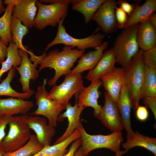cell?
I'll list each match as a JSON object with an SVG mask.
<instances>
[{
  "label": "cell",
  "mask_w": 156,
  "mask_h": 156,
  "mask_svg": "<svg viewBox=\"0 0 156 156\" xmlns=\"http://www.w3.org/2000/svg\"><path fill=\"white\" fill-rule=\"evenodd\" d=\"M156 10V0H147L142 5H135L124 28L146 21Z\"/></svg>",
  "instance_id": "cell-23"
},
{
  "label": "cell",
  "mask_w": 156,
  "mask_h": 156,
  "mask_svg": "<svg viewBox=\"0 0 156 156\" xmlns=\"http://www.w3.org/2000/svg\"><path fill=\"white\" fill-rule=\"evenodd\" d=\"M36 0H15L12 14L28 28L34 27L37 9Z\"/></svg>",
  "instance_id": "cell-18"
},
{
  "label": "cell",
  "mask_w": 156,
  "mask_h": 156,
  "mask_svg": "<svg viewBox=\"0 0 156 156\" xmlns=\"http://www.w3.org/2000/svg\"><path fill=\"white\" fill-rule=\"evenodd\" d=\"M102 85L101 79H98L91 82L88 86H84L78 94H75L78 106L85 108L87 107H92L94 109L93 114L95 117L101 109L102 107L98 104V100L100 94L99 89Z\"/></svg>",
  "instance_id": "cell-14"
},
{
  "label": "cell",
  "mask_w": 156,
  "mask_h": 156,
  "mask_svg": "<svg viewBox=\"0 0 156 156\" xmlns=\"http://www.w3.org/2000/svg\"><path fill=\"white\" fill-rule=\"evenodd\" d=\"M100 79L106 92L116 104L121 88L127 83L125 69L115 67Z\"/></svg>",
  "instance_id": "cell-13"
},
{
  "label": "cell",
  "mask_w": 156,
  "mask_h": 156,
  "mask_svg": "<svg viewBox=\"0 0 156 156\" xmlns=\"http://www.w3.org/2000/svg\"><path fill=\"white\" fill-rule=\"evenodd\" d=\"M5 153L1 145H0V156H4Z\"/></svg>",
  "instance_id": "cell-44"
},
{
  "label": "cell",
  "mask_w": 156,
  "mask_h": 156,
  "mask_svg": "<svg viewBox=\"0 0 156 156\" xmlns=\"http://www.w3.org/2000/svg\"><path fill=\"white\" fill-rule=\"evenodd\" d=\"M108 45V42L105 41L95 50L89 51L82 54L79 58L77 65L67 75L81 74L85 71L92 69L102 57L104 50L107 48Z\"/></svg>",
  "instance_id": "cell-17"
},
{
  "label": "cell",
  "mask_w": 156,
  "mask_h": 156,
  "mask_svg": "<svg viewBox=\"0 0 156 156\" xmlns=\"http://www.w3.org/2000/svg\"><path fill=\"white\" fill-rule=\"evenodd\" d=\"M73 48L65 46L61 51L53 50L47 54L43 59L39 68V72L47 67L52 68L55 70L54 77L47 82L48 85H54L61 76L68 75L74 63L85 52Z\"/></svg>",
  "instance_id": "cell-1"
},
{
  "label": "cell",
  "mask_w": 156,
  "mask_h": 156,
  "mask_svg": "<svg viewBox=\"0 0 156 156\" xmlns=\"http://www.w3.org/2000/svg\"><path fill=\"white\" fill-rule=\"evenodd\" d=\"M127 141L121 144L122 146L128 151L136 146L144 148L156 156V138L145 136L138 131L134 132Z\"/></svg>",
  "instance_id": "cell-25"
},
{
  "label": "cell",
  "mask_w": 156,
  "mask_h": 156,
  "mask_svg": "<svg viewBox=\"0 0 156 156\" xmlns=\"http://www.w3.org/2000/svg\"><path fill=\"white\" fill-rule=\"evenodd\" d=\"M76 99L75 105L72 106L69 103L66 106V111L60 115L57 118V121H62L66 118H67L68 124L65 132L56 140L53 144L59 143L69 137L76 129L79 127L81 123L80 119V116L85 108L78 106L76 96Z\"/></svg>",
  "instance_id": "cell-16"
},
{
  "label": "cell",
  "mask_w": 156,
  "mask_h": 156,
  "mask_svg": "<svg viewBox=\"0 0 156 156\" xmlns=\"http://www.w3.org/2000/svg\"><path fill=\"white\" fill-rule=\"evenodd\" d=\"M26 122L43 147L51 145L52 138L55 133V127L47 124L44 118L38 116H29Z\"/></svg>",
  "instance_id": "cell-15"
},
{
  "label": "cell",
  "mask_w": 156,
  "mask_h": 156,
  "mask_svg": "<svg viewBox=\"0 0 156 156\" xmlns=\"http://www.w3.org/2000/svg\"><path fill=\"white\" fill-rule=\"evenodd\" d=\"M34 105L28 100L12 97L0 99V114L11 116L27 114Z\"/></svg>",
  "instance_id": "cell-20"
},
{
  "label": "cell",
  "mask_w": 156,
  "mask_h": 156,
  "mask_svg": "<svg viewBox=\"0 0 156 156\" xmlns=\"http://www.w3.org/2000/svg\"><path fill=\"white\" fill-rule=\"evenodd\" d=\"M116 63L115 55L112 49L105 51L95 67L86 76L85 79L91 82L100 79L115 67Z\"/></svg>",
  "instance_id": "cell-21"
},
{
  "label": "cell",
  "mask_w": 156,
  "mask_h": 156,
  "mask_svg": "<svg viewBox=\"0 0 156 156\" xmlns=\"http://www.w3.org/2000/svg\"><path fill=\"white\" fill-rule=\"evenodd\" d=\"M116 4L117 1L115 0H106L92 17V19L105 34H112L118 28L115 14Z\"/></svg>",
  "instance_id": "cell-11"
},
{
  "label": "cell",
  "mask_w": 156,
  "mask_h": 156,
  "mask_svg": "<svg viewBox=\"0 0 156 156\" xmlns=\"http://www.w3.org/2000/svg\"><path fill=\"white\" fill-rule=\"evenodd\" d=\"M138 24L124 29L117 36L112 49L116 62L125 69L140 50L137 38Z\"/></svg>",
  "instance_id": "cell-2"
},
{
  "label": "cell",
  "mask_w": 156,
  "mask_h": 156,
  "mask_svg": "<svg viewBox=\"0 0 156 156\" xmlns=\"http://www.w3.org/2000/svg\"><path fill=\"white\" fill-rule=\"evenodd\" d=\"M122 125L127 132V139L134 133L131 124L130 114L132 105L126 84L122 87L116 103Z\"/></svg>",
  "instance_id": "cell-19"
},
{
  "label": "cell",
  "mask_w": 156,
  "mask_h": 156,
  "mask_svg": "<svg viewBox=\"0 0 156 156\" xmlns=\"http://www.w3.org/2000/svg\"><path fill=\"white\" fill-rule=\"evenodd\" d=\"M80 138V133L79 128L64 141L53 145L44 146L37 153L31 156H63L65 154L68 146Z\"/></svg>",
  "instance_id": "cell-24"
},
{
  "label": "cell",
  "mask_w": 156,
  "mask_h": 156,
  "mask_svg": "<svg viewBox=\"0 0 156 156\" xmlns=\"http://www.w3.org/2000/svg\"><path fill=\"white\" fill-rule=\"evenodd\" d=\"M147 21L156 28V13L154 12L148 18Z\"/></svg>",
  "instance_id": "cell-42"
},
{
  "label": "cell",
  "mask_w": 156,
  "mask_h": 156,
  "mask_svg": "<svg viewBox=\"0 0 156 156\" xmlns=\"http://www.w3.org/2000/svg\"><path fill=\"white\" fill-rule=\"evenodd\" d=\"M29 29L22 24L21 21L14 15L12 14L11 23L12 41L16 44L18 49H27V46L23 45L22 41L24 36L29 33Z\"/></svg>",
  "instance_id": "cell-30"
},
{
  "label": "cell",
  "mask_w": 156,
  "mask_h": 156,
  "mask_svg": "<svg viewBox=\"0 0 156 156\" xmlns=\"http://www.w3.org/2000/svg\"><path fill=\"white\" fill-rule=\"evenodd\" d=\"M105 99L104 105L96 117L112 132H121L123 127L117 105L106 92Z\"/></svg>",
  "instance_id": "cell-12"
},
{
  "label": "cell",
  "mask_w": 156,
  "mask_h": 156,
  "mask_svg": "<svg viewBox=\"0 0 156 156\" xmlns=\"http://www.w3.org/2000/svg\"><path fill=\"white\" fill-rule=\"evenodd\" d=\"M127 152V151L125 150L122 151L120 153L116 154L115 156H121ZM74 156H85L81 147L80 146L76 151L75 154Z\"/></svg>",
  "instance_id": "cell-41"
},
{
  "label": "cell",
  "mask_w": 156,
  "mask_h": 156,
  "mask_svg": "<svg viewBox=\"0 0 156 156\" xmlns=\"http://www.w3.org/2000/svg\"><path fill=\"white\" fill-rule=\"evenodd\" d=\"M27 114L12 116L9 123V130L1 146L5 153L13 152L25 144L32 135L27 122Z\"/></svg>",
  "instance_id": "cell-3"
},
{
  "label": "cell",
  "mask_w": 156,
  "mask_h": 156,
  "mask_svg": "<svg viewBox=\"0 0 156 156\" xmlns=\"http://www.w3.org/2000/svg\"><path fill=\"white\" fill-rule=\"evenodd\" d=\"M145 64L142 51L132 60L128 67L125 69L127 86L132 108L135 110L139 106L141 99V93L145 77Z\"/></svg>",
  "instance_id": "cell-4"
},
{
  "label": "cell",
  "mask_w": 156,
  "mask_h": 156,
  "mask_svg": "<svg viewBox=\"0 0 156 156\" xmlns=\"http://www.w3.org/2000/svg\"><path fill=\"white\" fill-rule=\"evenodd\" d=\"M47 81V79H44L42 85L38 86L35 96L38 107L35 111L29 114L30 116H44L48 119L49 124L55 127L60 113L66 107L49 97V93L46 89Z\"/></svg>",
  "instance_id": "cell-8"
},
{
  "label": "cell",
  "mask_w": 156,
  "mask_h": 156,
  "mask_svg": "<svg viewBox=\"0 0 156 156\" xmlns=\"http://www.w3.org/2000/svg\"><path fill=\"white\" fill-rule=\"evenodd\" d=\"M137 38L139 48L143 51L148 50L156 45V28L148 21L138 24Z\"/></svg>",
  "instance_id": "cell-22"
},
{
  "label": "cell",
  "mask_w": 156,
  "mask_h": 156,
  "mask_svg": "<svg viewBox=\"0 0 156 156\" xmlns=\"http://www.w3.org/2000/svg\"><path fill=\"white\" fill-rule=\"evenodd\" d=\"M143 102L146 108L150 109L156 119V97L145 96L142 99Z\"/></svg>",
  "instance_id": "cell-36"
},
{
  "label": "cell",
  "mask_w": 156,
  "mask_h": 156,
  "mask_svg": "<svg viewBox=\"0 0 156 156\" xmlns=\"http://www.w3.org/2000/svg\"><path fill=\"white\" fill-rule=\"evenodd\" d=\"M5 10V8L3 5V1L0 0V15L4 13Z\"/></svg>",
  "instance_id": "cell-43"
},
{
  "label": "cell",
  "mask_w": 156,
  "mask_h": 156,
  "mask_svg": "<svg viewBox=\"0 0 156 156\" xmlns=\"http://www.w3.org/2000/svg\"><path fill=\"white\" fill-rule=\"evenodd\" d=\"M79 129L81 140V147L85 156L92 151L100 148L109 149L116 154L122 151L120 146L123 139L121 132H113L107 135H91L86 132L81 123Z\"/></svg>",
  "instance_id": "cell-5"
},
{
  "label": "cell",
  "mask_w": 156,
  "mask_h": 156,
  "mask_svg": "<svg viewBox=\"0 0 156 156\" xmlns=\"http://www.w3.org/2000/svg\"><path fill=\"white\" fill-rule=\"evenodd\" d=\"M43 147L36 136L32 134L25 144L13 152L5 153L4 156H31L37 153Z\"/></svg>",
  "instance_id": "cell-32"
},
{
  "label": "cell",
  "mask_w": 156,
  "mask_h": 156,
  "mask_svg": "<svg viewBox=\"0 0 156 156\" xmlns=\"http://www.w3.org/2000/svg\"><path fill=\"white\" fill-rule=\"evenodd\" d=\"M65 18H62L59 23L56 36L47 45L45 49V51L51 47L58 44H63L73 48L76 47L78 49L82 51H85L88 48H94L96 49L103 42L105 35L100 33H94L83 38L73 37L67 33L65 27L63 25Z\"/></svg>",
  "instance_id": "cell-7"
},
{
  "label": "cell",
  "mask_w": 156,
  "mask_h": 156,
  "mask_svg": "<svg viewBox=\"0 0 156 156\" xmlns=\"http://www.w3.org/2000/svg\"><path fill=\"white\" fill-rule=\"evenodd\" d=\"M145 77L142 89L141 99L145 96L156 97V69L145 65Z\"/></svg>",
  "instance_id": "cell-31"
},
{
  "label": "cell",
  "mask_w": 156,
  "mask_h": 156,
  "mask_svg": "<svg viewBox=\"0 0 156 156\" xmlns=\"http://www.w3.org/2000/svg\"><path fill=\"white\" fill-rule=\"evenodd\" d=\"M142 55L145 65L156 69V45L148 50L142 51Z\"/></svg>",
  "instance_id": "cell-33"
},
{
  "label": "cell",
  "mask_w": 156,
  "mask_h": 156,
  "mask_svg": "<svg viewBox=\"0 0 156 156\" xmlns=\"http://www.w3.org/2000/svg\"><path fill=\"white\" fill-rule=\"evenodd\" d=\"M119 8L125 12L128 15H130L134 9L135 5H132L125 0H120L117 2Z\"/></svg>",
  "instance_id": "cell-38"
},
{
  "label": "cell",
  "mask_w": 156,
  "mask_h": 156,
  "mask_svg": "<svg viewBox=\"0 0 156 156\" xmlns=\"http://www.w3.org/2000/svg\"><path fill=\"white\" fill-rule=\"evenodd\" d=\"M106 0H79L73 5L72 9L82 14L86 23H88L101 5Z\"/></svg>",
  "instance_id": "cell-28"
},
{
  "label": "cell",
  "mask_w": 156,
  "mask_h": 156,
  "mask_svg": "<svg viewBox=\"0 0 156 156\" xmlns=\"http://www.w3.org/2000/svg\"><path fill=\"white\" fill-rule=\"evenodd\" d=\"M16 69L13 67L9 70L6 78L0 84V96H5L11 97L25 100L30 98L34 93V90L27 92H19L13 89L10 85L16 75Z\"/></svg>",
  "instance_id": "cell-27"
},
{
  "label": "cell",
  "mask_w": 156,
  "mask_h": 156,
  "mask_svg": "<svg viewBox=\"0 0 156 156\" xmlns=\"http://www.w3.org/2000/svg\"><path fill=\"white\" fill-rule=\"evenodd\" d=\"M53 4H44L37 0L38 12L34 21V27L42 30L47 26L55 27L67 14L68 4L66 0H52Z\"/></svg>",
  "instance_id": "cell-6"
},
{
  "label": "cell",
  "mask_w": 156,
  "mask_h": 156,
  "mask_svg": "<svg viewBox=\"0 0 156 156\" xmlns=\"http://www.w3.org/2000/svg\"><path fill=\"white\" fill-rule=\"evenodd\" d=\"M135 116L137 118L142 122L146 120L149 117V112L147 108L143 106H139L136 109Z\"/></svg>",
  "instance_id": "cell-37"
},
{
  "label": "cell",
  "mask_w": 156,
  "mask_h": 156,
  "mask_svg": "<svg viewBox=\"0 0 156 156\" xmlns=\"http://www.w3.org/2000/svg\"><path fill=\"white\" fill-rule=\"evenodd\" d=\"M12 116L0 114V145L6 135L5 129Z\"/></svg>",
  "instance_id": "cell-35"
},
{
  "label": "cell",
  "mask_w": 156,
  "mask_h": 156,
  "mask_svg": "<svg viewBox=\"0 0 156 156\" xmlns=\"http://www.w3.org/2000/svg\"><path fill=\"white\" fill-rule=\"evenodd\" d=\"M83 87L81 74L66 75L61 84L53 85L49 93V96L66 107L72 96L78 94Z\"/></svg>",
  "instance_id": "cell-10"
},
{
  "label": "cell",
  "mask_w": 156,
  "mask_h": 156,
  "mask_svg": "<svg viewBox=\"0 0 156 156\" xmlns=\"http://www.w3.org/2000/svg\"><path fill=\"white\" fill-rule=\"evenodd\" d=\"M18 53L22 58V61L20 65L15 68L20 76L19 81L21 85L22 92H25L31 90L29 86L30 80L34 81L39 76V72L36 68L38 64H41L47 54L45 52H43L42 55L37 56L31 52L29 53L31 58L29 59L27 49H18Z\"/></svg>",
  "instance_id": "cell-9"
},
{
  "label": "cell",
  "mask_w": 156,
  "mask_h": 156,
  "mask_svg": "<svg viewBox=\"0 0 156 156\" xmlns=\"http://www.w3.org/2000/svg\"><path fill=\"white\" fill-rule=\"evenodd\" d=\"M5 60L1 64L0 69V82L2 75L9 70L12 67L19 66L22 61V58L19 55L18 49L16 44L12 41L10 42L7 47V54Z\"/></svg>",
  "instance_id": "cell-29"
},
{
  "label": "cell",
  "mask_w": 156,
  "mask_h": 156,
  "mask_svg": "<svg viewBox=\"0 0 156 156\" xmlns=\"http://www.w3.org/2000/svg\"><path fill=\"white\" fill-rule=\"evenodd\" d=\"M7 47L0 38V64H1L7 57Z\"/></svg>",
  "instance_id": "cell-40"
},
{
  "label": "cell",
  "mask_w": 156,
  "mask_h": 156,
  "mask_svg": "<svg viewBox=\"0 0 156 156\" xmlns=\"http://www.w3.org/2000/svg\"><path fill=\"white\" fill-rule=\"evenodd\" d=\"M81 140L80 138L74 141L71 145L68 152L63 156H74L75 152L81 145Z\"/></svg>",
  "instance_id": "cell-39"
},
{
  "label": "cell",
  "mask_w": 156,
  "mask_h": 156,
  "mask_svg": "<svg viewBox=\"0 0 156 156\" xmlns=\"http://www.w3.org/2000/svg\"><path fill=\"white\" fill-rule=\"evenodd\" d=\"M15 0H5L6 5L3 15L0 18V38L7 46L12 41L11 23Z\"/></svg>",
  "instance_id": "cell-26"
},
{
  "label": "cell",
  "mask_w": 156,
  "mask_h": 156,
  "mask_svg": "<svg viewBox=\"0 0 156 156\" xmlns=\"http://www.w3.org/2000/svg\"><path fill=\"white\" fill-rule=\"evenodd\" d=\"M115 14L118 27L124 28L128 19V15L120 8L116 6L115 8Z\"/></svg>",
  "instance_id": "cell-34"
}]
</instances>
